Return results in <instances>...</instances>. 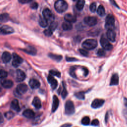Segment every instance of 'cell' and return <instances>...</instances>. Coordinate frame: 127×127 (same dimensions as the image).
Masks as SVG:
<instances>
[{"mask_svg": "<svg viewBox=\"0 0 127 127\" xmlns=\"http://www.w3.org/2000/svg\"><path fill=\"white\" fill-rule=\"evenodd\" d=\"M23 62V59L17 54L13 53L12 54V64L15 67H18Z\"/></svg>", "mask_w": 127, "mask_h": 127, "instance_id": "obj_8", "label": "cell"}, {"mask_svg": "<svg viewBox=\"0 0 127 127\" xmlns=\"http://www.w3.org/2000/svg\"><path fill=\"white\" fill-rule=\"evenodd\" d=\"M81 123L84 125H88L90 123V119L88 117L85 116L83 117L81 120Z\"/></svg>", "mask_w": 127, "mask_h": 127, "instance_id": "obj_33", "label": "cell"}, {"mask_svg": "<svg viewBox=\"0 0 127 127\" xmlns=\"http://www.w3.org/2000/svg\"><path fill=\"white\" fill-rule=\"evenodd\" d=\"M62 27L64 30H70L72 28V25L69 22L65 21L62 23Z\"/></svg>", "mask_w": 127, "mask_h": 127, "instance_id": "obj_25", "label": "cell"}, {"mask_svg": "<svg viewBox=\"0 0 127 127\" xmlns=\"http://www.w3.org/2000/svg\"><path fill=\"white\" fill-rule=\"evenodd\" d=\"M7 72L3 69H0V78L3 79L7 77Z\"/></svg>", "mask_w": 127, "mask_h": 127, "instance_id": "obj_37", "label": "cell"}, {"mask_svg": "<svg viewBox=\"0 0 127 127\" xmlns=\"http://www.w3.org/2000/svg\"><path fill=\"white\" fill-rule=\"evenodd\" d=\"M106 36L110 41L111 42H115L116 39V33L113 29H108L106 33Z\"/></svg>", "mask_w": 127, "mask_h": 127, "instance_id": "obj_13", "label": "cell"}, {"mask_svg": "<svg viewBox=\"0 0 127 127\" xmlns=\"http://www.w3.org/2000/svg\"><path fill=\"white\" fill-rule=\"evenodd\" d=\"M97 41L94 39H88L85 40L82 44V47L86 50H92L97 46Z\"/></svg>", "mask_w": 127, "mask_h": 127, "instance_id": "obj_2", "label": "cell"}, {"mask_svg": "<svg viewBox=\"0 0 127 127\" xmlns=\"http://www.w3.org/2000/svg\"><path fill=\"white\" fill-rule=\"evenodd\" d=\"M84 0H77L76 4V7L78 10H81L83 9L85 5Z\"/></svg>", "mask_w": 127, "mask_h": 127, "instance_id": "obj_26", "label": "cell"}, {"mask_svg": "<svg viewBox=\"0 0 127 127\" xmlns=\"http://www.w3.org/2000/svg\"><path fill=\"white\" fill-rule=\"evenodd\" d=\"M23 115L27 118L31 119L35 116V113L31 109H26L23 112Z\"/></svg>", "mask_w": 127, "mask_h": 127, "instance_id": "obj_20", "label": "cell"}, {"mask_svg": "<svg viewBox=\"0 0 127 127\" xmlns=\"http://www.w3.org/2000/svg\"><path fill=\"white\" fill-rule=\"evenodd\" d=\"M27 90L28 86L26 84L24 83H20L17 86L16 88L14 91V93L15 96L18 97L26 93Z\"/></svg>", "mask_w": 127, "mask_h": 127, "instance_id": "obj_3", "label": "cell"}, {"mask_svg": "<svg viewBox=\"0 0 127 127\" xmlns=\"http://www.w3.org/2000/svg\"><path fill=\"white\" fill-rule=\"evenodd\" d=\"M49 72L50 73V75H51L56 76L58 77H60L61 76V73L58 71L54 70H51Z\"/></svg>", "mask_w": 127, "mask_h": 127, "instance_id": "obj_36", "label": "cell"}, {"mask_svg": "<svg viewBox=\"0 0 127 127\" xmlns=\"http://www.w3.org/2000/svg\"><path fill=\"white\" fill-rule=\"evenodd\" d=\"M83 70H84V75H85V76H87V74H88V70L86 68H83Z\"/></svg>", "mask_w": 127, "mask_h": 127, "instance_id": "obj_48", "label": "cell"}, {"mask_svg": "<svg viewBox=\"0 0 127 127\" xmlns=\"http://www.w3.org/2000/svg\"><path fill=\"white\" fill-rule=\"evenodd\" d=\"M43 17L48 21L51 23L54 21L55 16L49 8H45L43 11Z\"/></svg>", "mask_w": 127, "mask_h": 127, "instance_id": "obj_6", "label": "cell"}, {"mask_svg": "<svg viewBox=\"0 0 127 127\" xmlns=\"http://www.w3.org/2000/svg\"><path fill=\"white\" fill-rule=\"evenodd\" d=\"M39 23L42 27H46L48 24V22L43 17L40 16L39 20Z\"/></svg>", "mask_w": 127, "mask_h": 127, "instance_id": "obj_28", "label": "cell"}, {"mask_svg": "<svg viewBox=\"0 0 127 127\" xmlns=\"http://www.w3.org/2000/svg\"><path fill=\"white\" fill-rule=\"evenodd\" d=\"M59 105V100L58 97L54 95L53 98V104H52V112H54L58 108Z\"/></svg>", "mask_w": 127, "mask_h": 127, "instance_id": "obj_18", "label": "cell"}, {"mask_svg": "<svg viewBox=\"0 0 127 127\" xmlns=\"http://www.w3.org/2000/svg\"><path fill=\"white\" fill-rule=\"evenodd\" d=\"M14 116V113L12 112H6L5 114H4V116L5 117L8 119V120H10V119L12 118Z\"/></svg>", "mask_w": 127, "mask_h": 127, "instance_id": "obj_34", "label": "cell"}, {"mask_svg": "<svg viewBox=\"0 0 127 127\" xmlns=\"http://www.w3.org/2000/svg\"><path fill=\"white\" fill-rule=\"evenodd\" d=\"M65 113L67 115H71L75 112L74 105L72 101L68 100L65 104Z\"/></svg>", "mask_w": 127, "mask_h": 127, "instance_id": "obj_4", "label": "cell"}, {"mask_svg": "<svg viewBox=\"0 0 127 127\" xmlns=\"http://www.w3.org/2000/svg\"><path fill=\"white\" fill-rule=\"evenodd\" d=\"M53 31L49 28H48V29H46L44 31V34L47 36H51L52 34H53Z\"/></svg>", "mask_w": 127, "mask_h": 127, "instance_id": "obj_39", "label": "cell"}, {"mask_svg": "<svg viewBox=\"0 0 127 127\" xmlns=\"http://www.w3.org/2000/svg\"><path fill=\"white\" fill-rule=\"evenodd\" d=\"M14 30L12 27L8 25H3L0 27V34L7 35L12 33Z\"/></svg>", "mask_w": 127, "mask_h": 127, "instance_id": "obj_9", "label": "cell"}, {"mask_svg": "<svg viewBox=\"0 0 127 127\" xmlns=\"http://www.w3.org/2000/svg\"><path fill=\"white\" fill-rule=\"evenodd\" d=\"M67 7L68 4L64 0H57L54 4V8L58 13L64 12L67 9Z\"/></svg>", "mask_w": 127, "mask_h": 127, "instance_id": "obj_1", "label": "cell"}, {"mask_svg": "<svg viewBox=\"0 0 127 127\" xmlns=\"http://www.w3.org/2000/svg\"><path fill=\"white\" fill-rule=\"evenodd\" d=\"M63 88L61 91V96L63 99H65L67 95V91L64 82H63Z\"/></svg>", "mask_w": 127, "mask_h": 127, "instance_id": "obj_31", "label": "cell"}, {"mask_svg": "<svg viewBox=\"0 0 127 127\" xmlns=\"http://www.w3.org/2000/svg\"><path fill=\"white\" fill-rule=\"evenodd\" d=\"M89 9L92 12H94L96 11V9H97V5H96V2H93L92 3L89 7Z\"/></svg>", "mask_w": 127, "mask_h": 127, "instance_id": "obj_35", "label": "cell"}, {"mask_svg": "<svg viewBox=\"0 0 127 127\" xmlns=\"http://www.w3.org/2000/svg\"><path fill=\"white\" fill-rule=\"evenodd\" d=\"M119 83V76L117 73L113 74L111 77L110 85H118Z\"/></svg>", "mask_w": 127, "mask_h": 127, "instance_id": "obj_22", "label": "cell"}, {"mask_svg": "<svg viewBox=\"0 0 127 127\" xmlns=\"http://www.w3.org/2000/svg\"><path fill=\"white\" fill-rule=\"evenodd\" d=\"M105 27L108 29H113V27H114L115 23V19L114 16L112 14H108L106 18L105 19Z\"/></svg>", "mask_w": 127, "mask_h": 127, "instance_id": "obj_7", "label": "cell"}, {"mask_svg": "<svg viewBox=\"0 0 127 127\" xmlns=\"http://www.w3.org/2000/svg\"><path fill=\"white\" fill-rule=\"evenodd\" d=\"M1 59L4 63H8L11 59V55L8 52H4L2 55Z\"/></svg>", "mask_w": 127, "mask_h": 127, "instance_id": "obj_19", "label": "cell"}, {"mask_svg": "<svg viewBox=\"0 0 127 127\" xmlns=\"http://www.w3.org/2000/svg\"><path fill=\"white\" fill-rule=\"evenodd\" d=\"M79 52L81 55L84 56H87L88 55V52L86 50V49H79Z\"/></svg>", "mask_w": 127, "mask_h": 127, "instance_id": "obj_42", "label": "cell"}, {"mask_svg": "<svg viewBox=\"0 0 127 127\" xmlns=\"http://www.w3.org/2000/svg\"><path fill=\"white\" fill-rule=\"evenodd\" d=\"M74 96L76 98L79 100H84L85 98V92L79 91L75 93Z\"/></svg>", "mask_w": 127, "mask_h": 127, "instance_id": "obj_30", "label": "cell"}, {"mask_svg": "<svg viewBox=\"0 0 127 127\" xmlns=\"http://www.w3.org/2000/svg\"><path fill=\"white\" fill-rule=\"evenodd\" d=\"M99 120L96 119L93 120L91 122V125L94 126H97L99 125Z\"/></svg>", "mask_w": 127, "mask_h": 127, "instance_id": "obj_43", "label": "cell"}, {"mask_svg": "<svg viewBox=\"0 0 127 127\" xmlns=\"http://www.w3.org/2000/svg\"><path fill=\"white\" fill-rule=\"evenodd\" d=\"M49 57L51 58V59L57 61L59 62L62 59V56L59 55H56V54H54L50 53L49 54Z\"/></svg>", "mask_w": 127, "mask_h": 127, "instance_id": "obj_29", "label": "cell"}, {"mask_svg": "<svg viewBox=\"0 0 127 127\" xmlns=\"http://www.w3.org/2000/svg\"><path fill=\"white\" fill-rule=\"evenodd\" d=\"M64 19L65 21L70 23H74L76 21V17L74 15L71 14L70 13H67L64 15Z\"/></svg>", "mask_w": 127, "mask_h": 127, "instance_id": "obj_16", "label": "cell"}, {"mask_svg": "<svg viewBox=\"0 0 127 127\" xmlns=\"http://www.w3.org/2000/svg\"><path fill=\"white\" fill-rule=\"evenodd\" d=\"M66 61L67 62H74V61H76L78 60L75 58H74V57H66Z\"/></svg>", "mask_w": 127, "mask_h": 127, "instance_id": "obj_44", "label": "cell"}, {"mask_svg": "<svg viewBox=\"0 0 127 127\" xmlns=\"http://www.w3.org/2000/svg\"><path fill=\"white\" fill-rule=\"evenodd\" d=\"M38 7V4L37 2H33L32 3L31 5H30V7L32 9H36Z\"/></svg>", "mask_w": 127, "mask_h": 127, "instance_id": "obj_45", "label": "cell"}, {"mask_svg": "<svg viewBox=\"0 0 127 127\" xmlns=\"http://www.w3.org/2000/svg\"><path fill=\"white\" fill-rule=\"evenodd\" d=\"M97 12L99 16H104L105 14V10L104 6L102 5H99L97 8Z\"/></svg>", "mask_w": 127, "mask_h": 127, "instance_id": "obj_27", "label": "cell"}, {"mask_svg": "<svg viewBox=\"0 0 127 127\" xmlns=\"http://www.w3.org/2000/svg\"><path fill=\"white\" fill-rule=\"evenodd\" d=\"M97 54L98 56H101V57H102V56H104L105 55V51L104 49H99L98 50V51H97Z\"/></svg>", "mask_w": 127, "mask_h": 127, "instance_id": "obj_40", "label": "cell"}, {"mask_svg": "<svg viewBox=\"0 0 127 127\" xmlns=\"http://www.w3.org/2000/svg\"><path fill=\"white\" fill-rule=\"evenodd\" d=\"M124 104L126 107H127V98H124Z\"/></svg>", "mask_w": 127, "mask_h": 127, "instance_id": "obj_51", "label": "cell"}, {"mask_svg": "<svg viewBox=\"0 0 127 127\" xmlns=\"http://www.w3.org/2000/svg\"><path fill=\"white\" fill-rule=\"evenodd\" d=\"M29 85L32 89H37L40 86V82L36 79H31L29 81Z\"/></svg>", "mask_w": 127, "mask_h": 127, "instance_id": "obj_17", "label": "cell"}, {"mask_svg": "<svg viewBox=\"0 0 127 127\" xmlns=\"http://www.w3.org/2000/svg\"><path fill=\"white\" fill-rule=\"evenodd\" d=\"M100 41V44L104 50L109 51L113 49V45L109 42L104 35H102L101 36Z\"/></svg>", "mask_w": 127, "mask_h": 127, "instance_id": "obj_5", "label": "cell"}, {"mask_svg": "<svg viewBox=\"0 0 127 127\" xmlns=\"http://www.w3.org/2000/svg\"><path fill=\"white\" fill-rule=\"evenodd\" d=\"M105 100L100 99H95L91 103V107L94 109H97L101 107L104 104Z\"/></svg>", "mask_w": 127, "mask_h": 127, "instance_id": "obj_11", "label": "cell"}, {"mask_svg": "<svg viewBox=\"0 0 127 127\" xmlns=\"http://www.w3.org/2000/svg\"><path fill=\"white\" fill-rule=\"evenodd\" d=\"M32 104L37 109L41 108V107L42 106L41 100L37 97H36L34 98V99H33V102H32Z\"/></svg>", "mask_w": 127, "mask_h": 127, "instance_id": "obj_24", "label": "cell"}, {"mask_svg": "<svg viewBox=\"0 0 127 127\" xmlns=\"http://www.w3.org/2000/svg\"><path fill=\"white\" fill-rule=\"evenodd\" d=\"M110 1H111V2L114 5H115V6H116V7H119L118 6V5L116 3V2H115V1H114V0H110Z\"/></svg>", "mask_w": 127, "mask_h": 127, "instance_id": "obj_50", "label": "cell"}, {"mask_svg": "<svg viewBox=\"0 0 127 127\" xmlns=\"http://www.w3.org/2000/svg\"><path fill=\"white\" fill-rule=\"evenodd\" d=\"M3 122V118L2 114L0 113V124L2 123Z\"/></svg>", "mask_w": 127, "mask_h": 127, "instance_id": "obj_49", "label": "cell"}, {"mask_svg": "<svg viewBox=\"0 0 127 127\" xmlns=\"http://www.w3.org/2000/svg\"><path fill=\"white\" fill-rule=\"evenodd\" d=\"M18 0L19 2L22 4H25V3H28L31 2L33 0Z\"/></svg>", "mask_w": 127, "mask_h": 127, "instance_id": "obj_46", "label": "cell"}, {"mask_svg": "<svg viewBox=\"0 0 127 127\" xmlns=\"http://www.w3.org/2000/svg\"><path fill=\"white\" fill-rule=\"evenodd\" d=\"M47 79L48 82L50 84L52 88L53 89H55L58 85V82L57 80L51 75H49L48 76Z\"/></svg>", "mask_w": 127, "mask_h": 127, "instance_id": "obj_15", "label": "cell"}, {"mask_svg": "<svg viewBox=\"0 0 127 127\" xmlns=\"http://www.w3.org/2000/svg\"><path fill=\"white\" fill-rule=\"evenodd\" d=\"M75 67H71L70 69V72H69V73L70 74V75L71 76H72L73 77H74V78H76V75L75 74Z\"/></svg>", "mask_w": 127, "mask_h": 127, "instance_id": "obj_41", "label": "cell"}, {"mask_svg": "<svg viewBox=\"0 0 127 127\" xmlns=\"http://www.w3.org/2000/svg\"><path fill=\"white\" fill-rule=\"evenodd\" d=\"M9 18V15L7 13H2L0 14V21L4 22Z\"/></svg>", "mask_w": 127, "mask_h": 127, "instance_id": "obj_32", "label": "cell"}, {"mask_svg": "<svg viewBox=\"0 0 127 127\" xmlns=\"http://www.w3.org/2000/svg\"><path fill=\"white\" fill-rule=\"evenodd\" d=\"M72 126L71 124H68V123H66V124H64L63 125H62L61 127H70Z\"/></svg>", "mask_w": 127, "mask_h": 127, "instance_id": "obj_47", "label": "cell"}, {"mask_svg": "<svg viewBox=\"0 0 127 127\" xmlns=\"http://www.w3.org/2000/svg\"><path fill=\"white\" fill-rule=\"evenodd\" d=\"M57 26H58V23L56 22L53 21V22L51 23L50 25L49 28H50L53 31H54L56 29V28H57Z\"/></svg>", "mask_w": 127, "mask_h": 127, "instance_id": "obj_38", "label": "cell"}, {"mask_svg": "<svg viewBox=\"0 0 127 127\" xmlns=\"http://www.w3.org/2000/svg\"><path fill=\"white\" fill-rule=\"evenodd\" d=\"M23 51L28 54H30L32 55H35L37 53L36 49L32 46H28L26 49H24Z\"/></svg>", "mask_w": 127, "mask_h": 127, "instance_id": "obj_23", "label": "cell"}, {"mask_svg": "<svg viewBox=\"0 0 127 127\" xmlns=\"http://www.w3.org/2000/svg\"><path fill=\"white\" fill-rule=\"evenodd\" d=\"M11 108L16 112H19L20 110L19 103L17 100L14 99L11 102Z\"/></svg>", "mask_w": 127, "mask_h": 127, "instance_id": "obj_21", "label": "cell"}, {"mask_svg": "<svg viewBox=\"0 0 127 127\" xmlns=\"http://www.w3.org/2000/svg\"><path fill=\"white\" fill-rule=\"evenodd\" d=\"M0 83L1 85L5 88H11L13 85V81L9 79H2L0 81Z\"/></svg>", "mask_w": 127, "mask_h": 127, "instance_id": "obj_14", "label": "cell"}, {"mask_svg": "<svg viewBox=\"0 0 127 127\" xmlns=\"http://www.w3.org/2000/svg\"><path fill=\"white\" fill-rule=\"evenodd\" d=\"M26 77L25 73L20 69H17L16 71V78L15 80L17 82H21L23 81Z\"/></svg>", "mask_w": 127, "mask_h": 127, "instance_id": "obj_12", "label": "cell"}, {"mask_svg": "<svg viewBox=\"0 0 127 127\" xmlns=\"http://www.w3.org/2000/svg\"><path fill=\"white\" fill-rule=\"evenodd\" d=\"M84 22L89 26H93L97 23V19L94 16H87L84 19Z\"/></svg>", "mask_w": 127, "mask_h": 127, "instance_id": "obj_10", "label": "cell"}]
</instances>
